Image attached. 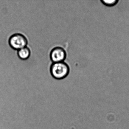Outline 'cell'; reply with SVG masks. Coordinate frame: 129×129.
<instances>
[{"instance_id": "obj_4", "label": "cell", "mask_w": 129, "mask_h": 129, "mask_svg": "<svg viewBox=\"0 0 129 129\" xmlns=\"http://www.w3.org/2000/svg\"><path fill=\"white\" fill-rule=\"evenodd\" d=\"M31 51L28 47H25L18 50V55L19 58L22 60H26L30 57Z\"/></svg>"}, {"instance_id": "obj_1", "label": "cell", "mask_w": 129, "mask_h": 129, "mask_svg": "<svg viewBox=\"0 0 129 129\" xmlns=\"http://www.w3.org/2000/svg\"><path fill=\"white\" fill-rule=\"evenodd\" d=\"M69 71L70 68L68 65L64 61L53 62L50 66L51 75L57 80L65 78L69 74Z\"/></svg>"}, {"instance_id": "obj_2", "label": "cell", "mask_w": 129, "mask_h": 129, "mask_svg": "<svg viewBox=\"0 0 129 129\" xmlns=\"http://www.w3.org/2000/svg\"><path fill=\"white\" fill-rule=\"evenodd\" d=\"M9 44L15 50H19L26 47L28 41L25 36L21 34H14L10 37Z\"/></svg>"}, {"instance_id": "obj_3", "label": "cell", "mask_w": 129, "mask_h": 129, "mask_svg": "<svg viewBox=\"0 0 129 129\" xmlns=\"http://www.w3.org/2000/svg\"><path fill=\"white\" fill-rule=\"evenodd\" d=\"M66 57V53L65 50L59 47H55L50 53V58L53 62L64 61Z\"/></svg>"}, {"instance_id": "obj_5", "label": "cell", "mask_w": 129, "mask_h": 129, "mask_svg": "<svg viewBox=\"0 0 129 129\" xmlns=\"http://www.w3.org/2000/svg\"><path fill=\"white\" fill-rule=\"evenodd\" d=\"M103 5L107 7H113L116 5L118 2V0H112V1H106V0H101L100 1Z\"/></svg>"}]
</instances>
